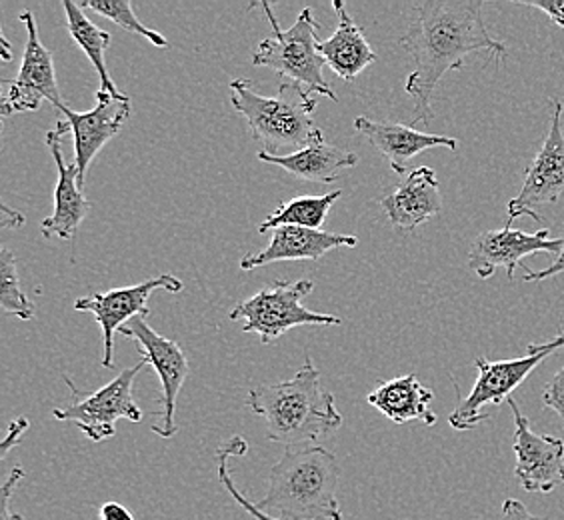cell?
Returning a JSON list of instances; mask_svg holds the SVG:
<instances>
[{"label": "cell", "mask_w": 564, "mask_h": 520, "mask_svg": "<svg viewBox=\"0 0 564 520\" xmlns=\"http://www.w3.org/2000/svg\"><path fill=\"white\" fill-rule=\"evenodd\" d=\"M401 44L413 56L414 71L404 90L413 97V122L431 124L433 95L448 71L465 66L468 55L490 53L507 56V46L492 39L482 17V0H423L414 4V17Z\"/></svg>", "instance_id": "6da1fadb"}, {"label": "cell", "mask_w": 564, "mask_h": 520, "mask_svg": "<svg viewBox=\"0 0 564 520\" xmlns=\"http://www.w3.org/2000/svg\"><path fill=\"white\" fill-rule=\"evenodd\" d=\"M247 404L264 419L269 441L286 448L330 436L345 423L311 357L304 358L293 379L250 390Z\"/></svg>", "instance_id": "7a4b0ae2"}, {"label": "cell", "mask_w": 564, "mask_h": 520, "mask_svg": "<svg viewBox=\"0 0 564 520\" xmlns=\"http://www.w3.org/2000/svg\"><path fill=\"white\" fill-rule=\"evenodd\" d=\"M340 466L323 446H289L272 466L259 509L284 520H343L337 499Z\"/></svg>", "instance_id": "3957f363"}, {"label": "cell", "mask_w": 564, "mask_h": 520, "mask_svg": "<svg viewBox=\"0 0 564 520\" xmlns=\"http://www.w3.org/2000/svg\"><path fill=\"white\" fill-rule=\"evenodd\" d=\"M230 102L249 122L252 139L264 152L304 149L323 134L313 120L316 98L294 83H281L276 97H262L247 78L230 80Z\"/></svg>", "instance_id": "277c9868"}, {"label": "cell", "mask_w": 564, "mask_h": 520, "mask_svg": "<svg viewBox=\"0 0 564 520\" xmlns=\"http://www.w3.org/2000/svg\"><path fill=\"white\" fill-rule=\"evenodd\" d=\"M261 7L267 12V21L271 24L274 36L261 41L257 53L252 55V65L272 68L274 73H279L282 83H294L308 95L338 100L323 75L326 63L318 53V22L313 9H303L293 26L282 31L281 24L272 14L271 4L262 2Z\"/></svg>", "instance_id": "5b68a950"}, {"label": "cell", "mask_w": 564, "mask_h": 520, "mask_svg": "<svg viewBox=\"0 0 564 520\" xmlns=\"http://www.w3.org/2000/svg\"><path fill=\"white\" fill-rule=\"evenodd\" d=\"M313 291V281H276L237 304L230 313V321H245L242 331L254 333L261 338L262 345L281 338L296 326L343 325L340 316L315 313L304 306V299Z\"/></svg>", "instance_id": "8992f818"}, {"label": "cell", "mask_w": 564, "mask_h": 520, "mask_svg": "<svg viewBox=\"0 0 564 520\" xmlns=\"http://www.w3.org/2000/svg\"><path fill=\"white\" fill-rule=\"evenodd\" d=\"M149 362L141 360L131 369H124L119 377L110 380L102 389L90 394H80L75 389L73 380L65 377L68 389L73 392L75 401L70 402L65 409H55L56 421L65 423H75L83 433L87 434L88 441L93 443H102L110 436L117 434V421L127 419L132 423H139L142 419V411L139 404L134 402L132 389H134V379L139 377L142 369H147Z\"/></svg>", "instance_id": "52a82bcc"}, {"label": "cell", "mask_w": 564, "mask_h": 520, "mask_svg": "<svg viewBox=\"0 0 564 520\" xmlns=\"http://www.w3.org/2000/svg\"><path fill=\"white\" fill-rule=\"evenodd\" d=\"M558 350L553 340L543 345H529L527 357L510 358L490 362L487 358H477L478 379L467 399L456 404L455 411L448 416V424L456 431H473L478 424L485 423L489 414L487 407H499L500 402L509 401L510 394L521 387L532 370L536 369L544 358Z\"/></svg>", "instance_id": "ba28073f"}, {"label": "cell", "mask_w": 564, "mask_h": 520, "mask_svg": "<svg viewBox=\"0 0 564 520\" xmlns=\"http://www.w3.org/2000/svg\"><path fill=\"white\" fill-rule=\"evenodd\" d=\"M119 333L137 340V345L141 348L142 360H147L149 367L159 375L161 389H163V399H161L163 402H161V411L154 412L156 423L152 424V433L159 434L161 438H173L174 434L178 433V426L174 421L176 399L191 372L185 350L173 338L159 335L147 323V316H134L131 323L120 328Z\"/></svg>", "instance_id": "9c48e42d"}, {"label": "cell", "mask_w": 564, "mask_h": 520, "mask_svg": "<svg viewBox=\"0 0 564 520\" xmlns=\"http://www.w3.org/2000/svg\"><path fill=\"white\" fill-rule=\"evenodd\" d=\"M553 120L551 129L544 139L541 151L536 152L532 161L521 193L514 196L507 206V225L512 228L517 218L531 217L536 223H543V215L539 208L544 205H553L564 195V132H563V102L553 98Z\"/></svg>", "instance_id": "30bf717a"}, {"label": "cell", "mask_w": 564, "mask_h": 520, "mask_svg": "<svg viewBox=\"0 0 564 520\" xmlns=\"http://www.w3.org/2000/svg\"><path fill=\"white\" fill-rule=\"evenodd\" d=\"M21 21L26 26L29 39L22 55L21 71L7 83L9 90L4 93L0 105L4 117L14 112H33L41 109L44 100H48L55 109L63 105L56 83L55 58L39 39V26L33 12H22Z\"/></svg>", "instance_id": "8fae6325"}, {"label": "cell", "mask_w": 564, "mask_h": 520, "mask_svg": "<svg viewBox=\"0 0 564 520\" xmlns=\"http://www.w3.org/2000/svg\"><path fill=\"white\" fill-rule=\"evenodd\" d=\"M159 289L169 291V293H181L183 281H178L173 274H161L151 281L122 286V289H115L105 294H93V296H85V299L76 301V311L93 313L102 328V338H105L102 367L105 369H115V333L127 323H131L134 316L151 315L149 296Z\"/></svg>", "instance_id": "7c38bea8"}, {"label": "cell", "mask_w": 564, "mask_h": 520, "mask_svg": "<svg viewBox=\"0 0 564 520\" xmlns=\"http://www.w3.org/2000/svg\"><path fill=\"white\" fill-rule=\"evenodd\" d=\"M507 402L514 414V477L527 492L549 495L564 483V441L534 433L517 401Z\"/></svg>", "instance_id": "4fadbf2b"}, {"label": "cell", "mask_w": 564, "mask_h": 520, "mask_svg": "<svg viewBox=\"0 0 564 520\" xmlns=\"http://www.w3.org/2000/svg\"><path fill=\"white\" fill-rule=\"evenodd\" d=\"M563 250V239H551L549 230L539 232H522L514 228H499L480 232L470 252H468V269L477 272L480 279H490L497 269H505L510 281L514 279L517 269L529 271L522 259L536 252H551L558 257Z\"/></svg>", "instance_id": "5bb4252c"}, {"label": "cell", "mask_w": 564, "mask_h": 520, "mask_svg": "<svg viewBox=\"0 0 564 520\" xmlns=\"http://www.w3.org/2000/svg\"><path fill=\"white\" fill-rule=\"evenodd\" d=\"M97 105L88 112H76L68 109L65 102L56 107L63 112L70 132L75 137V164L78 166V185L85 186L87 171L95 161L98 152L105 149L107 142L119 134L122 124L131 117V97L127 95H110L105 90H97Z\"/></svg>", "instance_id": "9a60e30c"}, {"label": "cell", "mask_w": 564, "mask_h": 520, "mask_svg": "<svg viewBox=\"0 0 564 520\" xmlns=\"http://www.w3.org/2000/svg\"><path fill=\"white\" fill-rule=\"evenodd\" d=\"M70 132L66 120H56L55 129L46 130V147L55 159L58 181L55 186V210L48 218H44L41 232L44 239L73 240L76 230L88 217L93 205L87 196L83 195V188L78 185V166L75 163L66 164L63 156V139Z\"/></svg>", "instance_id": "2e32d148"}, {"label": "cell", "mask_w": 564, "mask_h": 520, "mask_svg": "<svg viewBox=\"0 0 564 520\" xmlns=\"http://www.w3.org/2000/svg\"><path fill=\"white\" fill-rule=\"evenodd\" d=\"M358 239L355 235H338L326 230H311L301 227H281L272 232L271 242L261 252H249L240 259V271H257L272 262L291 260H318L330 250L340 247L355 249Z\"/></svg>", "instance_id": "e0dca14e"}, {"label": "cell", "mask_w": 564, "mask_h": 520, "mask_svg": "<svg viewBox=\"0 0 564 520\" xmlns=\"http://www.w3.org/2000/svg\"><path fill=\"white\" fill-rule=\"evenodd\" d=\"M355 130L362 134L367 141L379 151L382 159L391 164L392 171L399 176H406L409 164L416 154L429 151V149H448L456 151L458 141L443 134H429L421 130L397 124V122H377L369 117H357Z\"/></svg>", "instance_id": "ac0fdd59"}, {"label": "cell", "mask_w": 564, "mask_h": 520, "mask_svg": "<svg viewBox=\"0 0 564 520\" xmlns=\"http://www.w3.org/2000/svg\"><path fill=\"white\" fill-rule=\"evenodd\" d=\"M384 215L391 220L392 227L402 230H414L431 218L436 217L443 208V196L438 178L431 166L413 169L402 176L399 186L391 195L380 201Z\"/></svg>", "instance_id": "d6986e66"}, {"label": "cell", "mask_w": 564, "mask_h": 520, "mask_svg": "<svg viewBox=\"0 0 564 520\" xmlns=\"http://www.w3.org/2000/svg\"><path fill=\"white\" fill-rule=\"evenodd\" d=\"M257 159L261 163L274 164L296 178H303L308 183H323V185L335 183L338 174L357 166L358 163L355 152L326 142L323 134H318L301 151L289 152V154H269L261 151L257 154Z\"/></svg>", "instance_id": "ffe728a7"}, {"label": "cell", "mask_w": 564, "mask_h": 520, "mask_svg": "<svg viewBox=\"0 0 564 520\" xmlns=\"http://www.w3.org/2000/svg\"><path fill=\"white\" fill-rule=\"evenodd\" d=\"M333 9L338 17L337 31L330 39L318 41V53L335 75L352 83L365 68L375 65L379 56L372 51L362 29L348 14L347 4L335 0Z\"/></svg>", "instance_id": "44dd1931"}, {"label": "cell", "mask_w": 564, "mask_h": 520, "mask_svg": "<svg viewBox=\"0 0 564 520\" xmlns=\"http://www.w3.org/2000/svg\"><path fill=\"white\" fill-rule=\"evenodd\" d=\"M433 399V390L423 387L416 379V375L380 380L379 387L367 397L369 404L379 409L392 423L421 421L429 426L436 423V414L431 411Z\"/></svg>", "instance_id": "7402d4cb"}, {"label": "cell", "mask_w": 564, "mask_h": 520, "mask_svg": "<svg viewBox=\"0 0 564 520\" xmlns=\"http://www.w3.org/2000/svg\"><path fill=\"white\" fill-rule=\"evenodd\" d=\"M63 9L66 14V26L68 33L75 39V43L80 46V51L88 56V61L95 66L98 76H100V88L110 95H120L119 88L112 83L109 75V66H107V48L110 44V33L98 29L97 24L88 21L85 11L73 2V0H65Z\"/></svg>", "instance_id": "603a6c76"}, {"label": "cell", "mask_w": 564, "mask_h": 520, "mask_svg": "<svg viewBox=\"0 0 564 520\" xmlns=\"http://www.w3.org/2000/svg\"><path fill=\"white\" fill-rule=\"evenodd\" d=\"M343 196V191L326 193L321 196H296L289 203H282L272 210L269 217L259 225V232H267L271 228L301 227L311 230H323L326 217L333 205Z\"/></svg>", "instance_id": "cb8c5ba5"}, {"label": "cell", "mask_w": 564, "mask_h": 520, "mask_svg": "<svg viewBox=\"0 0 564 520\" xmlns=\"http://www.w3.org/2000/svg\"><path fill=\"white\" fill-rule=\"evenodd\" d=\"M78 7L83 11L88 9V11L97 12L100 17L109 19V21L115 22L117 26H120L122 31H127V33L144 36L149 43L159 46V48H166L169 46V41L164 39L163 34L159 33V31H152L149 26H144L137 19L134 4L129 2V0H83V2H78Z\"/></svg>", "instance_id": "d4e9b609"}, {"label": "cell", "mask_w": 564, "mask_h": 520, "mask_svg": "<svg viewBox=\"0 0 564 520\" xmlns=\"http://www.w3.org/2000/svg\"><path fill=\"white\" fill-rule=\"evenodd\" d=\"M0 306L7 315H14L21 321L34 318V304L22 291L17 257L9 249H0Z\"/></svg>", "instance_id": "484cf974"}, {"label": "cell", "mask_w": 564, "mask_h": 520, "mask_svg": "<svg viewBox=\"0 0 564 520\" xmlns=\"http://www.w3.org/2000/svg\"><path fill=\"white\" fill-rule=\"evenodd\" d=\"M247 441L239 436V434H235V436H230L225 445H220V448L217 451V463H218V478H220V483H223V487L227 488L228 495L232 497V500L239 505L240 509L245 510V512H249L252 519L257 520H284L279 519V517H272L269 512H264V510L259 509L254 502H250L242 492H240L237 485L232 483V478H230V470H228V458L230 456H245L247 455Z\"/></svg>", "instance_id": "4316f807"}, {"label": "cell", "mask_w": 564, "mask_h": 520, "mask_svg": "<svg viewBox=\"0 0 564 520\" xmlns=\"http://www.w3.org/2000/svg\"><path fill=\"white\" fill-rule=\"evenodd\" d=\"M543 404L546 409L556 412L563 419L564 426V365L563 369L554 375L551 382L546 384L543 394Z\"/></svg>", "instance_id": "83f0119b"}, {"label": "cell", "mask_w": 564, "mask_h": 520, "mask_svg": "<svg viewBox=\"0 0 564 520\" xmlns=\"http://www.w3.org/2000/svg\"><path fill=\"white\" fill-rule=\"evenodd\" d=\"M22 478H24V470H22L21 466H14L11 470V475L9 478L4 480V485L0 488V495H2V512H0V520H22L21 514H17V512H12L11 510V500L14 497V488L19 487V483H21Z\"/></svg>", "instance_id": "f1b7e54d"}, {"label": "cell", "mask_w": 564, "mask_h": 520, "mask_svg": "<svg viewBox=\"0 0 564 520\" xmlns=\"http://www.w3.org/2000/svg\"><path fill=\"white\" fill-rule=\"evenodd\" d=\"M29 426H31V423H29L26 416H19L17 421H12L11 426H9V433H7L2 445H0V461H4L12 448L21 443L22 434L29 431Z\"/></svg>", "instance_id": "f546056e"}, {"label": "cell", "mask_w": 564, "mask_h": 520, "mask_svg": "<svg viewBox=\"0 0 564 520\" xmlns=\"http://www.w3.org/2000/svg\"><path fill=\"white\" fill-rule=\"evenodd\" d=\"M522 7L529 9H539L544 14H549V19L564 29V0H529V2H519Z\"/></svg>", "instance_id": "4dcf8cb0"}, {"label": "cell", "mask_w": 564, "mask_h": 520, "mask_svg": "<svg viewBox=\"0 0 564 520\" xmlns=\"http://www.w3.org/2000/svg\"><path fill=\"white\" fill-rule=\"evenodd\" d=\"M564 272V237H563V250H561V254L554 259L553 264L549 267V269H544V271H527L524 274V281L527 282H541L546 281V279H553L556 274H563Z\"/></svg>", "instance_id": "1f68e13d"}, {"label": "cell", "mask_w": 564, "mask_h": 520, "mask_svg": "<svg viewBox=\"0 0 564 520\" xmlns=\"http://www.w3.org/2000/svg\"><path fill=\"white\" fill-rule=\"evenodd\" d=\"M502 520H543L534 517L521 500L507 499L502 505Z\"/></svg>", "instance_id": "d6a6232c"}, {"label": "cell", "mask_w": 564, "mask_h": 520, "mask_svg": "<svg viewBox=\"0 0 564 520\" xmlns=\"http://www.w3.org/2000/svg\"><path fill=\"white\" fill-rule=\"evenodd\" d=\"M100 520H134L131 510L119 502H107L100 507Z\"/></svg>", "instance_id": "836d02e7"}, {"label": "cell", "mask_w": 564, "mask_h": 520, "mask_svg": "<svg viewBox=\"0 0 564 520\" xmlns=\"http://www.w3.org/2000/svg\"><path fill=\"white\" fill-rule=\"evenodd\" d=\"M24 225V217L19 210H14L9 205L0 206V227L2 228H17Z\"/></svg>", "instance_id": "e575fe53"}, {"label": "cell", "mask_w": 564, "mask_h": 520, "mask_svg": "<svg viewBox=\"0 0 564 520\" xmlns=\"http://www.w3.org/2000/svg\"><path fill=\"white\" fill-rule=\"evenodd\" d=\"M561 338H563V343H564V333H561Z\"/></svg>", "instance_id": "d590c367"}]
</instances>
